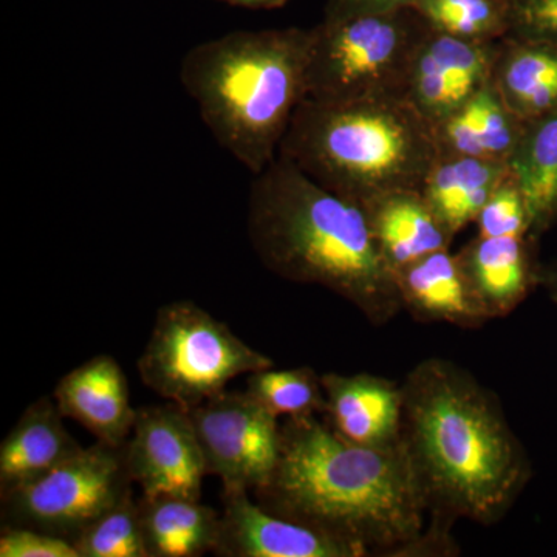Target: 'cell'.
I'll return each mask as SVG.
<instances>
[{
	"label": "cell",
	"instance_id": "7402d4cb",
	"mask_svg": "<svg viewBox=\"0 0 557 557\" xmlns=\"http://www.w3.org/2000/svg\"><path fill=\"white\" fill-rule=\"evenodd\" d=\"M138 509L148 557H199L214 552L220 512L200 498L143 494Z\"/></svg>",
	"mask_w": 557,
	"mask_h": 557
},
{
	"label": "cell",
	"instance_id": "44dd1931",
	"mask_svg": "<svg viewBox=\"0 0 557 557\" xmlns=\"http://www.w3.org/2000/svg\"><path fill=\"white\" fill-rule=\"evenodd\" d=\"M508 175V161L440 156L421 194L456 239L469 223H475L483 205Z\"/></svg>",
	"mask_w": 557,
	"mask_h": 557
},
{
	"label": "cell",
	"instance_id": "4316f807",
	"mask_svg": "<svg viewBox=\"0 0 557 557\" xmlns=\"http://www.w3.org/2000/svg\"><path fill=\"white\" fill-rule=\"evenodd\" d=\"M475 223L479 228L478 236L531 237L525 200H523L522 193H520L516 180L512 178L511 172L483 205Z\"/></svg>",
	"mask_w": 557,
	"mask_h": 557
},
{
	"label": "cell",
	"instance_id": "4dcf8cb0",
	"mask_svg": "<svg viewBox=\"0 0 557 557\" xmlns=\"http://www.w3.org/2000/svg\"><path fill=\"white\" fill-rule=\"evenodd\" d=\"M220 2L248 10H276L284 7L288 0H220Z\"/></svg>",
	"mask_w": 557,
	"mask_h": 557
},
{
	"label": "cell",
	"instance_id": "f546056e",
	"mask_svg": "<svg viewBox=\"0 0 557 557\" xmlns=\"http://www.w3.org/2000/svg\"><path fill=\"white\" fill-rule=\"evenodd\" d=\"M412 0H325L324 20H346L362 14L387 13L410 7Z\"/></svg>",
	"mask_w": 557,
	"mask_h": 557
},
{
	"label": "cell",
	"instance_id": "6da1fadb",
	"mask_svg": "<svg viewBox=\"0 0 557 557\" xmlns=\"http://www.w3.org/2000/svg\"><path fill=\"white\" fill-rule=\"evenodd\" d=\"M256 502L271 515L338 539L362 556H456L431 528L423 486L405 442L355 445L318 417L282 423L281 454Z\"/></svg>",
	"mask_w": 557,
	"mask_h": 557
},
{
	"label": "cell",
	"instance_id": "9a60e30c",
	"mask_svg": "<svg viewBox=\"0 0 557 557\" xmlns=\"http://www.w3.org/2000/svg\"><path fill=\"white\" fill-rule=\"evenodd\" d=\"M403 310L418 321L480 329L490 314L472 287L458 252L437 251L395 273Z\"/></svg>",
	"mask_w": 557,
	"mask_h": 557
},
{
	"label": "cell",
	"instance_id": "3957f363",
	"mask_svg": "<svg viewBox=\"0 0 557 557\" xmlns=\"http://www.w3.org/2000/svg\"><path fill=\"white\" fill-rule=\"evenodd\" d=\"M247 231L252 251L276 276L327 288L376 327L403 311L397 278L364 209L322 188L284 157L255 175Z\"/></svg>",
	"mask_w": 557,
	"mask_h": 557
},
{
	"label": "cell",
	"instance_id": "7a4b0ae2",
	"mask_svg": "<svg viewBox=\"0 0 557 557\" xmlns=\"http://www.w3.org/2000/svg\"><path fill=\"white\" fill-rule=\"evenodd\" d=\"M401 388V437L432 525L500 522L530 482L531 463L496 395L443 358L418 362Z\"/></svg>",
	"mask_w": 557,
	"mask_h": 557
},
{
	"label": "cell",
	"instance_id": "8fae6325",
	"mask_svg": "<svg viewBox=\"0 0 557 557\" xmlns=\"http://www.w3.org/2000/svg\"><path fill=\"white\" fill-rule=\"evenodd\" d=\"M498 42H474L429 28L410 64L405 98L432 126L486 86Z\"/></svg>",
	"mask_w": 557,
	"mask_h": 557
},
{
	"label": "cell",
	"instance_id": "ac0fdd59",
	"mask_svg": "<svg viewBox=\"0 0 557 557\" xmlns=\"http://www.w3.org/2000/svg\"><path fill=\"white\" fill-rule=\"evenodd\" d=\"M54 399L28 406L0 445V496L32 482L83 449L70 435Z\"/></svg>",
	"mask_w": 557,
	"mask_h": 557
},
{
	"label": "cell",
	"instance_id": "f1b7e54d",
	"mask_svg": "<svg viewBox=\"0 0 557 557\" xmlns=\"http://www.w3.org/2000/svg\"><path fill=\"white\" fill-rule=\"evenodd\" d=\"M508 36L557 46V0H511Z\"/></svg>",
	"mask_w": 557,
	"mask_h": 557
},
{
	"label": "cell",
	"instance_id": "83f0119b",
	"mask_svg": "<svg viewBox=\"0 0 557 557\" xmlns=\"http://www.w3.org/2000/svg\"><path fill=\"white\" fill-rule=\"evenodd\" d=\"M0 557H79L67 539L22 527H2Z\"/></svg>",
	"mask_w": 557,
	"mask_h": 557
},
{
	"label": "cell",
	"instance_id": "ffe728a7",
	"mask_svg": "<svg viewBox=\"0 0 557 557\" xmlns=\"http://www.w3.org/2000/svg\"><path fill=\"white\" fill-rule=\"evenodd\" d=\"M491 84L522 121L557 110V46L507 36L498 42Z\"/></svg>",
	"mask_w": 557,
	"mask_h": 557
},
{
	"label": "cell",
	"instance_id": "603a6c76",
	"mask_svg": "<svg viewBox=\"0 0 557 557\" xmlns=\"http://www.w3.org/2000/svg\"><path fill=\"white\" fill-rule=\"evenodd\" d=\"M508 164L525 200L531 237L537 239L557 223V110L525 121Z\"/></svg>",
	"mask_w": 557,
	"mask_h": 557
},
{
	"label": "cell",
	"instance_id": "7c38bea8",
	"mask_svg": "<svg viewBox=\"0 0 557 557\" xmlns=\"http://www.w3.org/2000/svg\"><path fill=\"white\" fill-rule=\"evenodd\" d=\"M218 542L220 557H364L346 542L271 515L248 491H223Z\"/></svg>",
	"mask_w": 557,
	"mask_h": 557
},
{
	"label": "cell",
	"instance_id": "484cf974",
	"mask_svg": "<svg viewBox=\"0 0 557 557\" xmlns=\"http://www.w3.org/2000/svg\"><path fill=\"white\" fill-rule=\"evenodd\" d=\"M75 547L79 557H148L134 491L95 519Z\"/></svg>",
	"mask_w": 557,
	"mask_h": 557
},
{
	"label": "cell",
	"instance_id": "e0dca14e",
	"mask_svg": "<svg viewBox=\"0 0 557 557\" xmlns=\"http://www.w3.org/2000/svg\"><path fill=\"white\" fill-rule=\"evenodd\" d=\"M387 265L397 273L417 260L450 249L454 237L421 190H399L362 207Z\"/></svg>",
	"mask_w": 557,
	"mask_h": 557
},
{
	"label": "cell",
	"instance_id": "4fadbf2b",
	"mask_svg": "<svg viewBox=\"0 0 557 557\" xmlns=\"http://www.w3.org/2000/svg\"><path fill=\"white\" fill-rule=\"evenodd\" d=\"M324 423L355 445L386 446L401 440V384L372 373H324Z\"/></svg>",
	"mask_w": 557,
	"mask_h": 557
},
{
	"label": "cell",
	"instance_id": "d6986e66",
	"mask_svg": "<svg viewBox=\"0 0 557 557\" xmlns=\"http://www.w3.org/2000/svg\"><path fill=\"white\" fill-rule=\"evenodd\" d=\"M525 121L502 101L493 84H486L448 119L435 124L440 156L508 161L518 146Z\"/></svg>",
	"mask_w": 557,
	"mask_h": 557
},
{
	"label": "cell",
	"instance_id": "cb8c5ba5",
	"mask_svg": "<svg viewBox=\"0 0 557 557\" xmlns=\"http://www.w3.org/2000/svg\"><path fill=\"white\" fill-rule=\"evenodd\" d=\"M431 30L474 42H497L511 28V0H412Z\"/></svg>",
	"mask_w": 557,
	"mask_h": 557
},
{
	"label": "cell",
	"instance_id": "2e32d148",
	"mask_svg": "<svg viewBox=\"0 0 557 557\" xmlns=\"http://www.w3.org/2000/svg\"><path fill=\"white\" fill-rule=\"evenodd\" d=\"M531 237L478 236L458 251L469 281L491 319L512 313L539 284Z\"/></svg>",
	"mask_w": 557,
	"mask_h": 557
},
{
	"label": "cell",
	"instance_id": "9c48e42d",
	"mask_svg": "<svg viewBox=\"0 0 557 557\" xmlns=\"http://www.w3.org/2000/svg\"><path fill=\"white\" fill-rule=\"evenodd\" d=\"M208 475L223 491H258L267 485L281 454L278 418L245 392H222L188 409Z\"/></svg>",
	"mask_w": 557,
	"mask_h": 557
},
{
	"label": "cell",
	"instance_id": "1f68e13d",
	"mask_svg": "<svg viewBox=\"0 0 557 557\" xmlns=\"http://www.w3.org/2000/svg\"><path fill=\"white\" fill-rule=\"evenodd\" d=\"M539 284L544 285L548 295L557 304V262L539 271Z\"/></svg>",
	"mask_w": 557,
	"mask_h": 557
},
{
	"label": "cell",
	"instance_id": "277c9868",
	"mask_svg": "<svg viewBox=\"0 0 557 557\" xmlns=\"http://www.w3.org/2000/svg\"><path fill=\"white\" fill-rule=\"evenodd\" d=\"M311 28L237 30L193 47L180 83L215 141L252 175L277 159L307 98Z\"/></svg>",
	"mask_w": 557,
	"mask_h": 557
},
{
	"label": "cell",
	"instance_id": "8992f818",
	"mask_svg": "<svg viewBox=\"0 0 557 557\" xmlns=\"http://www.w3.org/2000/svg\"><path fill=\"white\" fill-rule=\"evenodd\" d=\"M429 27L416 10L346 20L311 28L307 98L346 102L405 98L413 54Z\"/></svg>",
	"mask_w": 557,
	"mask_h": 557
},
{
	"label": "cell",
	"instance_id": "ba28073f",
	"mask_svg": "<svg viewBox=\"0 0 557 557\" xmlns=\"http://www.w3.org/2000/svg\"><path fill=\"white\" fill-rule=\"evenodd\" d=\"M126 443L97 442L3 494L2 527L32 528L75 544L95 519L134 491Z\"/></svg>",
	"mask_w": 557,
	"mask_h": 557
},
{
	"label": "cell",
	"instance_id": "5bb4252c",
	"mask_svg": "<svg viewBox=\"0 0 557 557\" xmlns=\"http://www.w3.org/2000/svg\"><path fill=\"white\" fill-rule=\"evenodd\" d=\"M53 398L62 416L78 421L97 442L121 446L129 440L137 409L126 375L110 355H98L62 376Z\"/></svg>",
	"mask_w": 557,
	"mask_h": 557
},
{
	"label": "cell",
	"instance_id": "52a82bcc",
	"mask_svg": "<svg viewBox=\"0 0 557 557\" xmlns=\"http://www.w3.org/2000/svg\"><path fill=\"white\" fill-rule=\"evenodd\" d=\"M273 366V359L190 300L160 307L137 362L146 387L186 410L218 397L237 376Z\"/></svg>",
	"mask_w": 557,
	"mask_h": 557
},
{
	"label": "cell",
	"instance_id": "5b68a950",
	"mask_svg": "<svg viewBox=\"0 0 557 557\" xmlns=\"http://www.w3.org/2000/svg\"><path fill=\"white\" fill-rule=\"evenodd\" d=\"M278 156L362 208L387 194L421 190L440 152L434 126L406 98H306Z\"/></svg>",
	"mask_w": 557,
	"mask_h": 557
},
{
	"label": "cell",
	"instance_id": "d4e9b609",
	"mask_svg": "<svg viewBox=\"0 0 557 557\" xmlns=\"http://www.w3.org/2000/svg\"><path fill=\"white\" fill-rule=\"evenodd\" d=\"M247 392L277 418L324 416L327 408L322 376L307 366L249 373Z\"/></svg>",
	"mask_w": 557,
	"mask_h": 557
},
{
	"label": "cell",
	"instance_id": "30bf717a",
	"mask_svg": "<svg viewBox=\"0 0 557 557\" xmlns=\"http://www.w3.org/2000/svg\"><path fill=\"white\" fill-rule=\"evenodd\" d=\"M126 453L145 496L200 498L208 472L188 410L174 403L137 409Z\"/></svg>",
	"mask_w": 557,
	"mask_h": 557
}]
</instances>
